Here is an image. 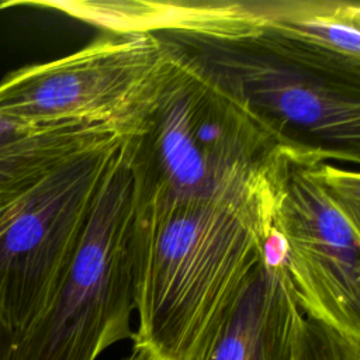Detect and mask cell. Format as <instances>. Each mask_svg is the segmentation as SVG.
Masks as SVG:
<instances>
[{
    "label": "cell",
    "instance_id": "6da1fadb",
    "mask_svg": "<svg viewBox=\"0 0 360 360\" xmlns=\"http://www.w3.org/2000/svg\"><path fill=\"white\" fill-rule=\"evenodd\" d=\"M288 150L248 186L136 205L134 350L152 360L210 359L263 260Z\"/></svg>",
    "mask_w": 360,
    "mask_h": 360
},
{
    "label": "cell",
    "instance_id": "7a4b0ae2",
    "mask_svg": "<svg viewBox=\"0 0 360 360\" xmlns=\"http://www.w3.org/2000/svg\"><path fill=\"white\" fill-rule=\"evenodd\" d=\"M170 41L172 60L145 129L127 142L136 205L248 186L288 146L228 79Z\"/></svg>",
    "mask_w": 360,
    "mask_h": 360
},
{
    "label": "cell",
    "instance_id": "3957f363",
    "mask_svg": "<svg viewBox=\"0 0 360 360\" xmlns=\"http://www.w3.org/2000/svg\"><path fill=\"white\" fill-rule=\"evenodd\" d=\"M291 148L264 240L304 315L360 342V176Z\"/></svg>",
    "mask_w": 360,
    "mask_h": 360
},
{
    "label": "cell",
    "instance_id": "277c9868",
    "mask_svg": "<svg viewBox=\"0 0 360 360\" xmlns=\"http://www.w3.org/2000/svg\"><path fill=\"white\" fill-rule=\"evenodd\" d=\"M127 142L100 187L60 290L46 312L14 338L13 360H96L132 339L136 195Z\"/></svg>",
    "mask_w": 360,
    "mask_h": 360
},
{
    "label": "cell",
    "instance_id": "5b68a950",
    "mask_svg": "<svg viewBox=\"0 0 360 360\" xmlns=\"http://www.w3.org/2000/svg\"><path fill=\"white\" fill-rule=\"evenodd\" d=\"M173 55L155 34H108L55 60L27 65L0 80V117L41 125L80 121L139 136Z\"/></svg>",
    "mask_w": 360,
    "mask_h": 360
},
{
    "label": "cell",
    "instance_id": "8992f818",
    "mask_svg": "<svg viewBox=\"0 0 360 360\" xmlns=\"http://www.w3.org/2000/svg\"><path fill=\"white\" fill-rule=\"evenodd\" d=\"M127 139L52 172L0 219V319L14 338L53 302Z\"/></svg>",
    "mask_w": 360,
    "mask_h": 360
},
{
    "label": "cell",
    "instance_id": "52a82bcc",
    "mask_svg": "<svg viewBox=\"0 0 360 360\" xmlns=\"http://www.w3.org/2000/svg\"><path fill=\"white\" fill-rule=\"evenodd\" d=\"M166 38L228 79L287 145L359 163L360 86L307 72L245 44Z\"/></svg>",
    "mask_w": 360,
    "mask_h": 360
},
{
    "label": "cell",
    "instance_id": "ba28073f",
    "mask_svg": "<svg viewBox=\"0 0 360 360\" xmlns=\"http://www.w3.org/2000/svg\"><path fill=\"white\" fill-rule=\"evenodd\" d=\"M245 45L307 72L360 86V3L260 1L257 34Z\"/></svg>",
    "mask_w": 360,
    "mask_h": 360
},
{
    "label": "cell",
    "instance_id": "9c48e42d",
    "mask_svg": "<svg viewBox=\"0 0 360 360\" xmlns=\"http://www.w3.org/2000/svg\"><path fill=\"white\" fill-rule=\"evenodd\" d=\"M37 6L103 28L110 34H155L248 44L259 30L260 3L246 0L3 1L1 8Z\"/></svg>",
    "mask_w": 360,
    "mask_h": 360
},
{
    "label": "cell",
    "instance_id": "30bf717a",
    "mask_svg": "<svg viewBox=\"0 0 360 360\" xmlns=\"http://www.w3.org/2000/svg\"><path fill=\"white\" fill-rule=\"evenodd\" d=\"M304 316L280 262L263 257L208 360H294Z\"/></svg>",
    "mask_w": 360,
    "mask_h": 360
},
{
    "label": "cell",
    "instance_id": "8fae6325",
    "mask_svg": "<svg viewBox=\"0 0 360 360\" xmlns=\"http://www.w3.org/2000/svg\"><path fill=\"white\" fill-rule=\"evenodd\" d=\"M124 139L108 125L68 121L32 125L0 141V219L52 172Z\"/></svg>",
    "mask_w": 360,
    "mask_h": 360
},
{
    "label": "cell",
    "instance_id": "7c38bea8",
    "mask_svg": "<svg viewBox=\"0 0 360 360\" xmlns=\"http://www.w3.org/2000/svg\"><path fill=\"white\" fill-rule=\"evenodd\" d=\"M294 360H360V342L304 316Z\"/></svg>",
    "mask_w": 360,
    "mask_h": 360
},
{
    "label": "cell",
    "instance_id": "4fadbf2b",
    "mask_svg": "<svg viewBox=\"0 0 360 360\" xmlns=\"http://www.w3.org/2000/svg\"><path fill=\"white\" fill-rule=\"evenodd\" d=\"M14 333L0 319V360H13Z\"/></svg>",
    "mask_w": 360,
    "mask_h": 360
},
{
    "label": "cell",
    "instance_id": "5bb4252c",
    "mask_svg": "<svg viewBox=\"0 0 360 360\" xmlns=\"http://www.w3.org/2000/svg\"><path fill=\"white\" fill-rule=\"evenodd\" d=\"M32 127L31 124H22L18 121H13V120H7L0 117V141H4L21 131H24L25 128Z\"/></svg>",
    "mask_w": 360,
    "mask_h": 360
},
{
    "label": "cell",
    "instance_id": "9a60e30c",
    "mask_svg": "<svg viewBox=\"0 0 360 360\" xmlns=\"http://www.w3.org/2000/svg\"><path fill=\"white\" fill-rule=\"evenodd\" d=\"M124 360H152L149 356H146L143 352H139V350H134L127 359Z\"/></svg>",
    "mask_w": 360,
    "mask_h": 360
}]
</instances>
